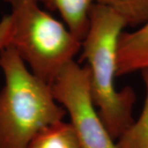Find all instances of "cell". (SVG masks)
Returning a JSON list of instances; mask_svg holds the SVG:
<instances>
[{"instance_id":"cell-1","label":"cell","mask_w":148,"mask_h":148,"mask_svg":"<svg viewBox=\"0 0 148 148\" xmlns=\"http://www.w3.org/2000/svg\"><path fill=\"white\" fill-rule=\"evenodd\" d=\"M90 21L81 58L87 62L91 95L99 115L111 138L117 140L134 122V90L129 86L117 90L114 85L118 43L127 23L111 8L97 3L92 6Z\"/></svg>"},{"instance_id":"cell-2","label":"cell","mask_w":148,"mask_h":148,"mask_svg":"<svg viewBox=\"0 0 148 148\" xmlns=\"http://www.w3.org/2000/svg\"><path fill=\"white\" fill-rule=\"evenodd\" d=\"M11 12L0 21V50L13 48L31 72L50 85L74 60L82 42L35 0H4Z\"/></svg>"},{"instance_id":"cell-3","label":"cell","mask_w":148,"mask_h":148,"mask_svg":"<svg viewBox=\"0 0 148 148\" xmlns=\"http://www.w3.org/2000/svg\"><path fill=\"white\" fill-rule=\"evenodd\" d=\"M5 84L0 90V148H27L44 127L64 119L50 85L27 69L13 48L0 50Z\"/></svg>"},{"instance_id":"cell-4","label":"cell","mask_w":148,"mask_h":148,"mask_svg":"<svg viewBox=\"0 0 148 148\" xmlns=\"http://www.w3.org/2000/svg\"><path fill=\"white\" fill-rule=\"evenodd\" d=\"M53 98L68 111L82 148H117L116 143L105 127L90 90L86 66L74 60L66 64L50 84Z\"/></svg>"},{"instance_id":"cell-5","label":"cell","mask_w":148,"mask_h":148,"mask_svg":"<svg viewBox=\"0 0 148 148\" xmlns=\"http://www.w3.org/2000/svg\"><path fill=\"white\" fill-rule=\"evenodd\" d=\"M148 68V20L136 31L123 32L117 50V77Z\"/></svg>"},{"instance_id":"cell-6","label":"cell","mask_w":148,"mask_h":148,"mask_svg":"<svg viewBox=\"0 0 148 148\" xmlns=\"http://www.w3.org/2000/svg\"><path fill=\"white\" fill-rule=\"evenodd\" d=\"M49 10L57 11L67 28L82 42L90 27V15L95 0H35Z\"/></svg>"},{"instance_id":"cell-7","label":"cell","mask_w":148,"mask_h":148,"mask_svg":"<svg viewBox=\"0 0 148 148\" xmlns=\"http://www.w3.org/2000/svg\"><path fill=\"white\" fill-rule=\"evenodd\" d=\"M27 148H82L73 128L64 120L44 127Z\"/></svg>"},{"instance_id":"cell-8","label":"cell","mask_w":148,"mask_h":148,"mask_svg":"<svg viewBox=\"0 0 148 148\" xmlns=\"http://www.w3.org/2000/svg\"><path fill=\"white\" fill-rule=\"evenodd\" d=\"M141 72L147 90L143 111L132 126L117 139V148H148V68Z\"/></svg>"},{"instance_id":"cell-9","label":"cell","mask_w":148,"mask_h":148,"mask_svg":"<svg viewBox=\"0 0 148 148\" xmlns=\"http://www.w3.org/2000/svg\"><path fill=\"white\" fill-rule=\"evenodd\" d=\"M117 12L127 26H142L148 20V0H95Z\"/></svg>"}]
</instances>
